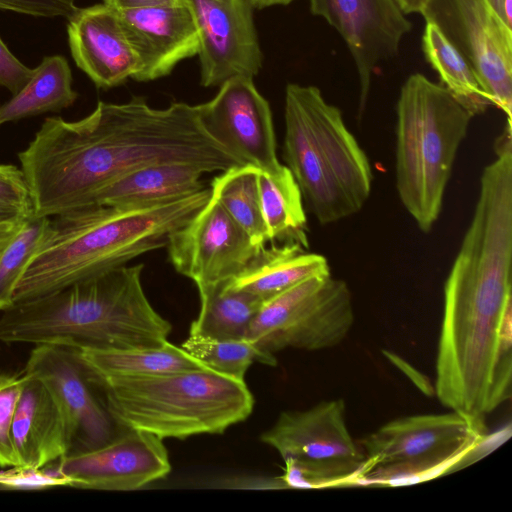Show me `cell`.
<instances>
[{"label": "cell", "mask_w": 512, "mask_h": 512, "mask_svg": "<svg viewBox=\"0 0 512 512\" xmlns=\"http://www.w3.org/2000/svg\"><path fill=\"white\" fill-rule=\"evenodd\" d=\"M34 217H52L94 203L119 177L147 165L183 163L204 173L243 163L203 126L196 105L151 107L143 97L99 101L86 117L46 118L18 154Z\"/></svg>", "instance_id": "obj_1"}, {"label": "cell", "mask_w": 512, "mask_h": 512, "mask_svg": "<svg viewBox=\"0 0 512 512\" xmlns=\"http://www.w3.org/2000/svg\"><path fill=\"white\" fill-rule=\"evenodd\" d=\"M512 392V200L478 195L444 285L435 393L477 420Z\"/></svg>", "instance_id": "obj_2"}, {"label": "cell", "mask_w": 512, "mask_h": 512, "mask_svg": "<svg viewBox=\"0 0 512 512\" xmlns=\"http://www.w3.org/2000/svg\"><path fill=\"white\" fill-rule=\"evenodd\" d=\"M210 188L135 208L93 203L48 218L13 303L29 300L166 246L169 235L208 201Z\"/></svg>", "instance_id": "obj_3"}, {"label": "cell", "mask_w": 512, "mask_h": 512, "mask_svg": "<svg viewBox=\"0 0 512 512\" xmlns=\"http://www.w3.org/2000/svg\"><path fill=\"white\" fill-rule=\"evenodd\" d=\"M143 264L119 266L1 311L0 341L77 349L160 345L172 326L151 305Z\"/></svg>", "instance_id": "obj_4"}, {"label": "cell", "mask_w": 512, "mask_h": 512, "mask_svg": "<svg viewBox=\"0 0 512 512\" xmlns=\"http://www.w3.org/2000/svg\"><path fill=\"white\" fill-rule=\"evenodd\" d=\"M284 120L283 159L318 222L359 212L370 196L373 174L340 109L316 86L289 83Z\"/></svg>", "instance_id": "obj_5"}, {"label": "cell", "mask_w": 512, "mask_h": 512, "mask_svg": "<svg viewBox=\"0 0 512 512\" xmlns=\"http://www.w3.org/2000/svg\"><path fill=\"white\" fill-rule=\"evenodd\" d=\"M98 382L120 429L146 432L162 440L222 434L245 421L254 407L245 381L207 367Z\"/></svg>", "instance_id": "obj_6"}, {"label": "cell", "mask_w": 512, "mask_h": 512, "mask_svg": "<svg viewBox=\"0 0 512 512\" xmlns=\"http://www.w3.org/2000/svg\"><path fill=\"white\" fill-rule=\"evenodd\" d=\"M473 118L440 83L420 73L403 83L396 104L395 178L399 199L429 232L443 206L458 149Z\"/></svg>", "instance_id": "obj_7"}, {"label": "cell", "mask_w": 512, "mask_h": 512, "mask_svg": "<svg viewBox=\"0 0 512 512\" xmlns=\"http://www.w3.org/2000/svg\"><path fill=\"white\" fill-rule=\"evenodd\" d=\"M484 421L457 411L394 419L358 440L366 467L356 485L399 486L446 471L487 436Z\"/></svg>", "instance_id": "obj_8"}, {"label": "cell", "mask_w": 512, "mask_h": 512, "mask_svg": "<svg viewBox=\"0 0 512 512\" xmlns=\"http://www.w3.org/2000/svg\"><path fill=\"white\" fill-rule=\"evenodd\" d=\"M343 399L322 401L305 410L280 413L260 441L285 463L281 487L321 489L356 485L366 457L347 427Z\"/></svg>", "instance_id": "obj_9"}, {"label": "cell", "mask_w": 512, "mask_h": 512, "mask_svg": "<svg viewBox=\"0 0 512 512\" xmlns=\"http://www.w3.org/2000/svg\"><path fill=\"white\" fill-rule=\"evenodd\" d=\"M354 318L346 282L313 276L263 301L246 340L272 356L288 348L328 349L346 338Z\"/></svg>", "instance_id": "obj_10"}, {"label": "cell", "mask_w": 512, "mask_h": 512, "mask_svg": "<svg viewBox=\"0 0 512 512\" xmlns=\"http://www.w3.org/2000/svg\"><path fill=\"white\" fill-rule=\"evenodd\" d=\"M467 60L491 105L512 116V27L488 0H428L420 13Z\"/></svg>", "instance_id": "obj_11"}, {"label": "cell", "mask_w": 512, "mask_h": 512, "mask_svg": "<svg viewBox=\"0 0 512 512\" xmlns=\"http://www.w3.org/2000/svg\"><path fill=\"white\" fill-rule=\"evenodd\" d=\"M23 371L40 379L58 403L71 437L69 454L99 447L121 430L79 349L35 345Z\"/></svg>", "instance_id": "obj_12"}, {"label": "cell", "mask_w": 512, "mask_h": 512, "mask_svg": "<svg viewBox=\"0 0 512 512\" xmlns=\"http://www.w3.org/2000/svg\"><path fill=\"white\" fill-rule=\"evenodd\" d=\"M166 246L175 270L198 290L232 280L263 248L252 242L212 195L169 235Z\"/></svg>", "instance_id": "obj_13"}, {"label": "cell", "mask_w": 512, "mask_h": 512, "mask_svg": "<svg viewBox=\"0 0 512 512\" xmlns=\"http://www.w3.org/2000/svg\"><path fill=\"white\" fill-rule=\"evenodd\" d=\"M199 36L200 83L217 87L234 77L254 78L263 53L248 0H182Z\"/></svg>", "instance_id": "obj_14"}, {"label": "cell", "mask_w": 512, "mask_h": 512, "mask_svg": "<svg viewBox=\"0 0 512 512\" xmlns=\"http://www.w3.org/2000/svg\"><path fill=\"white\" fill-rule=\"evenodd\" d=\"M219 87L213 99L196 105L203 126L243 164L280 171L271 109L253 78L234 77Z\"/></svg>", "instance_id": "obj_15"}, {"label": "cell", "mask_w": 512, "mask_h": 512, "mask_svg": "<svg viewBox=\"0 0 512 512\" xmlns=\"http://www.w3.org/2000/svg\"><path fill=\"white\" fill-rule=\"evenodd\" d=\"M57 466L69 487L108 491L137 490L171 470L162 439L133 429H121L99 447L68 454Z\"/></svg>", "instance_id": "obj_16"}, {"label": "cell", "mask_w": 512, "mask_h": 512, "mask_svg": "<svg viewBox=\"0 0 512 512\" xmlns=\"http://www.w3.org/2000/svg\"><path fill=\"white\" fill-rule=\"evenodd\" d=\"M310 11L341 35L355 62L363 113L379 63L397 55L412 23L396 0H309Z\"/></svg>", "instance_id": "obj_17"}, {"label": "cell", "mask_w": 512, "mask_h": 512, "mask_svg": "<svg viewBox=\"0 0 512 512\" xmlns=\"http://www.w3.org/2000/svg\"><path fill=\"white\" fill-rule=\"evenodd\" d=\"M117 12L138 60L133 80L165 77L179 62L198 55V32L184 3Z\"/></svg>", "instance_id": "obj_18"}, {"label": "cell", "mask_w": 512, "mask_h": 512, "mask_svg": "<svg viewBox=\"0 0 512 512\" xmlns=\"http://www.w3.org/2000/svg\"><path fill=\"white\" fill-rule=\"evenodd\" d=\"M67 20L72 57L98 88L116 87L134 77L138 60L115 9L104 3L77 8Z\"/></svg>", "instance_id": "obj_19"}, {"label": "cell", "mask_w": 512, "mask_h": 512, "mask_svg": "<svg viewBox=\"0 0 512 512\" xmlns=\"http://www.w3.org/2000/svg\"><path fill=\"white\" fill-rule=\"evenodd\" d=\"M24 374L12 424V442L17 467L41 469L69 454L71 437L48 388L40 379Z\"/></svg>", "instance_id": "obj_20"}, {"label": "cell", "mask_w": 512, "mask_h": 512, "mask_svg": "<svg viewBox=\"0 0 512 512\" xmlns=\"http://www.w3.org/2000/svg\"><path fill=\"white\" fill-rule=\"evenodd\" d=\"M198 167L183 163H158L137 168L110 183L94 203L135 208L150 206L193 194L203 188Z\"/></svg>", "instance_id": "obj_21"}, {"label": "cell", "mask_w": 512, "mask_h": 512, "mask_svg": "<svg viewBox=\"0 0 512 512\" xmlns=\"http://www.w3.org/2000/svg\"><path fill=\"white\" fill-rule=\"evenodd\" d=\"M329 274L330 267L323 255L307 252L296 243L272 244L261 248L228 285L265 301L310 277Z\"/></svg>", "instance_id": "obj_22"}, {"label": "cell", "mask_w": 512, "mask_h": 512, "mask_svg": "<svg viewBox=\"0 0 512 512\" xmlns=\"http://www.w3.org/2000/svg\"><path fill=\"white\" fill-rule=\"evenodd\" d=\"M79 350L98 380L148 376L205 367L181 346L168 341L156 346Z\"/></svg>", "instance_id": "obj_23"}, {"label": "cell", "mask_w": 512, "mask_h": 512, "mask_svg": "<svg viewBox=\"0 0 512 512\" xmlns=\"http://www.w3.org/2000/svg\"><path fill=\"white\" fill-rule=\"evenodd\" d=\"M72 81V72L64 57H44L32 69L27 83L0 106V125L71 106L78 97Z\"/></svg>", "instance_id": "obj_24"}, {"label": "cell", "mask_w": 512, "mask_h": 512, "mask_svg": "<svg viewBox=\"0 0 512 512\" xmlns=\"http://www.w3.org/2000/svg\"><path fill=\"white\" fill-rule=\"evenodd\" d=\"M259 193L269 241L308 248L307 218L300 188L286 165L277 173L260 170Z\"/></svg>", "instance_id": "obj_25"}, {"label": "cell", "mask_w": 512, "mask_h": 512, "mask_svg": "<svg viewBox=\"0 0 512 512\" xmlns=\"http://www.w3.org/2000/svg\"><path fill=\"white\" fill-rule=\"evenodd\" d=\"M228 282L198 290L200 310L190 325V334L215 339H246L263 300L230 288Z\"/></svg>", "instance_id": "obj_26"}, {"label": "cell", "mask_w": 512, "mask_h": 512, "mask_svg": "<svg viewBox=\"0 0 512 512\" xmlns=\"http://www.w3.org/2000/svg\"><path fill=\"white\" fill-rule=\"evenodd\" d=\"M421 45L426 61L440 77V84L473 117L491 106L472 67L433 23L426 22Z\"/></svg>", "instance_id": "obj_27"}, {"label": "cell", "mask_w": 512, "mask_h": 512, "mask_svg": "<svg viewBox=\"0 0 512 512\" xmlns=\"http://www.w3.org/2000/svg\"><path fill=\"white\" fill-rule=\"evenodd\" d=\"M259 173L260 169L251 164L230 167L214 177L210 191L252 242L264 247L269 239L261 208Z\"/></svg>", "instance_id": "obj_28"}, {"label": "cell", "mask_w": 512, "mask_h": 512, "mask_svg": "<svg viewBox=\"0 0 512 512\" xmlns=\"http://www.w3.org/2000/svg\"><path fill=\"white\" fill-rule=\"evenodd\" d=\"M180 346L205 367L242 381L254 362L277 365L276 356L264 353L246 339H215L189 333Z\"/></svg>", "instance_id": "obj_29"}, {"label": "cell", "mask_w": 512, "mask_h": 512, "mask_svg": "<svg viewBox=\"0 0 512 512\" xmlns=\"http://www.w3.org/2000/svg\"><path fill=\"white\" fill-rule=\"evenodd\" d=\"M49 217H28L0 256V311L13 304V293L36 250Z\"/></svg>", "instance_id": "obj_30"}, {"label": "cell", "mask_w": 512, "mask_h": 512, "mask_svg": "<svg viewBox=\"0 0 512 512\" xmlns=\"http://www.w3.org/2000/svg\"><path fill=\"white\" fill-rule=\"evenodd\" d=\"M25 374H0V466L17 467L12 442V424Z\"/></svg>", "instance_id": "obj_31"}, {"label": "cell", "mask_w": 512, "mask_h": 512, "mask_svg": "<svg viewBox=\"0 0 512 512\" xmlns=\"http://www.w3.org/2000/svg\"><path fill=\"white\" fill-rule=\"evenodd\" d=\"M59 486H69V480L57 466L41 469L8 467L0 471V490H42Z\"/></svg>", "instance_id": "obj_32"}, {"label": "cell", "mask_w": 512, "mask_h": 512, "mask_svg": "<svg viewBox=\"0 0 512 512\" xmlns=\"http://www.w3.org/2000/svg\"><path fill=\"white\" fill-rule=\"evenodd\" d=\"M0 207L33 216L29 188L20 167L0 164Z\"/></svg>", "instance_id": "obj_33"}, {"label": "cell", "mask_w": 512, "mask_h": 512, "mask_svg": "<svg viewBox=\"0 0 512 512\" xmlns=\"http://www.w3.org/2000/svg\"><path fill=\"white\" fill-rule=\"evenodd\" d=\"M74 0H0V9L34 17L68 19L76 10Z\"/></svg>", "instance_id": "obj_34"}, {"label": "cell", "mask_w": 512, "mask_h": 512, "mask_svg": "<svg viewBox=\"0 0 512 512\" xmlns=\"http://www.w3.org/2000/svg\"><path fill=\"white\" fill-rule=\"evenodd\" d=\"M32 69L24 65L0 37V86L17 93L30 79Z\"/></svg>", "instance_id": "obj_35"}, {"label": "cell", "mask_w": 512, "mask_h": 512, "mask_svg": "<svg viewBox=\"0 0 512 512\" xmlns=\"http://www.w3.org/2000/svg\"><path fill=\"white\" fill-rule=\"evenodd\" d=\"M107 6L116 11L171 6L183 3L182 0H103Z\"/></svg>", "instance_id": "obj_36"}, {"label": "cell", "mask_w": 512, "mask_h": 512, "mask_svg": "<svg viewBox=\"0 0 512 512\" xmlns=\"http://www.w3.org/2000/svg\"><path fill=\"white\" fill-rule=\"evenodd\" d=\"M28 217L0 223V256Z\"/></svg>", "instance_id": "obj_37"}, {"label": "cell", "mask_w": 512, "mask_h": 512, "mask_svg": "<svg viewBox=\"0 0 512 512\" xmlns=\"http://www.w3.org/2000/svg\"><path fill=\"white\" fill-rule=\"evenodd\" d=\"M401 10L407 15L421 13L428 0H396Z\"/></svg>", "instance_id": "obj_38"}, {"label": "cell", "mask_w": 512, "mask_h": 512, "mask_svg": "<svg viewBox=\"0 0 512 512\" xmlns=\"http://www.w3.org/2000/svg\"><path fill=\"white\" fill-rule=\"evenodd\" d=\"M253 8L264 9L276 5H288L295 0H248Z\"/></svg>", "instance_id": "obj_39"}, {"label": "cell", "mask_w": 512, "mask_h": 512, "mask_svg": "<svg viewBox=\"0 0 512 512\" xmlns=\"http://www.w3.org/2000/svg\"><path fill=\"white\" fill-rule=\"evenodd\" d=\"M22 217H30L25 216L15 210L8 209V208H2L0 207V223L13 221Z\"/></svg>", "instance_id": "obj_40"}, {"label": "cell", "mask_w": 512, "mask_h": 512, "mask_svg": "<svg viewBox=\"0 0 512 512\" xmlns=\"http://www.w3.org/2000/svg\"><path fill=\"white\" fill-rule=\"evenodd\" d=\"M488 1L493 6V8L496 10V12L500 15V17L503 19L502 5H503L504 0H488Z\"/></svg>", "instance_id": "obj_41"}]
</instances>
